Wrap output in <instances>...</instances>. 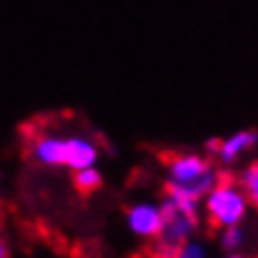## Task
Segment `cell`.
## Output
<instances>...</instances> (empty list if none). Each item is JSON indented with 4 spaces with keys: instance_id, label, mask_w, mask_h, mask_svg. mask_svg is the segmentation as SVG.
Segmentation results:
<instances>
[{
    "instance_id": "1",
    "label": "cell",
    "mask_w": 258,
    "mask_h": 258,
    "mask_svg": "<svg viewBox=\"0 0 258 258\" xmlns=\"http://www.w3.org/2000/svg\"><path fill=\"white\" fill-rule=\"evenodd\" d=\"M166 168H168V183L183 185L198 201H203L206 193L223 180V173L201 153H175L168 158Z\"/></svg>"
},
{
    "instance_id": "2",
    "label": "cell",
    "mask_w": 258,
    "mask_h": 258,
    "mask_svg": "<svg viewBox=\"0 0 258 258\" xmlns=\"http://www.w3.org/2000/svg\"><path fill=\"white\" fill-rule=\"evenodd\" d=\"M203 208H206V216L213 226L228 228V226H241L246 221L251 201H248L241 183H233V180L223 178L218 185H213L206 193Z\"/></svg>"
},
{
    "instance_id": "3",
    "label": "cell",
    "mask_w": 258,
    "mask_h": 258,
    "mask_svg": "<svg viewBox=\"0 0 258 258\" xmlns=\"http://www.w3.org/2000/svg\"><path fill=\"white\" fill-rule=\"evenodd\" d=\"M161 211H163V228H161V233L156 238L153 253L158 258H175L178 246L185 243L196 233V228H198V213L180 211L168 198H163Z\"/></svg>"
},
{
    "instance_id": "4",
    "label": "cell",
    "mask_w": 258,
    "mask_h": 258,
    "mask_svg": "<svg viewBox=\"0 0 258 258\" xmlns=\"http://www.w3.org/2000/svg\"><path fill=\"white\" fill-rule=\"evenodd\" d=\"M125 226L138 238H158V233L163 228L161 203L138 201V203L128 206V211H125Z\"/></svg>"
},
{
    "instance_id": "5",
    "label": "cell",
    "mask_w": 258,
    "mask_h": 258,
    "mask_svg": "<svg viewBox=\"0 0 258 258\" xmlns=\"http://www.w3.org/2000/svg\"><path fill=\"white\" fill-rule=\"evenodd\" d=\"M256 146H258L256 128H241V131L231 133L228 138H221L218 151H216V158H218L221 166H233V163H238L241 156H246Z\"/></svg>"
},
{
    "instance_id": "6",
    "label": "cell",
    "mask_w": 258,
    "mask_h": 258,
    "mask_svg": "<svg viewBox=\"0 0 258 258\" xmlns=\"http://www.w3.org/2000/svg\"><path fill=\"white\" fill-rule=\"evenodd\" d=\"M33 158L45 168H66V136L40 133L30 146Z\"/></svg>"
},
{
    "instance_id": "7",
    "label": "cell",
    "mask_w": 258,
    "mask_h": 258,
    "mask_svg": "<svg viewBox=\"0 0 258 258\" xmlns=\"http://www.w3.org/2000/svg\"><path fill=\"white\" fill-rule=\"evenodd\" d=\"M98 163V146L88 136H66V168L81 171Z\"/></svg>"
},
{
    "instance_id": "8",
    "label": "cell",
    "mask_w": 258,
    "mask_h": 258,
    "mask_svg": "<svg viewBox=\"0 0 258 258\" xmlns=\"http://www.w3.org/2000/svg\"><path fill=\"white\" fill-rule=\"evenodd\" d=\"M166 198L175 203L180 211H188V213H198V208H201V201L193 193H188L183 185H175V183L166 185Z\"/></svg>"
},
{
    "instance_id": "9",
    "label": "cell",
    "mask_w": 258,
    "mask_h": 258,
    "mask_svg": "<svg viewBox=\"0 0 258 258\" xmlns=\"http://www.w3.org/2000/svg\"><path fill=\"white\" fill-rule=\"evenodd\" d=\"M73 183H76V188H78L81 193H95V190L103 185V173L98 171L95 166L73 171Z\"/></svg>"
},
{
    "instance_id": "10",
    "label": "cell",
    "mask_w": 258,
    "mask_h": 258,
    "mask_svg": "<svg viewBox=\"0 0 258 258\" xmlns=\"http://www.w3.org/2000/svg\"><path fill=\"white\" fill-rule=\"evenodd\" d=\"M238 183L243 185V190H246V196H248L251 206L258 211V161L256 163H251L248 168H243V171H241Z\"/></svg>"
},
{
    "instance_id": "11",
    "label": "cell",
    "mask_w": 258,
    "mask_h": 258,
    "mask_svg": "<svg viewBox=\"0 0 258 258\" xmlns=\"http://www.w3.org/2000/svg\"><path fill=\"white\" fill-rule=\"evenodd\" d=\"M246 243V233L241 226H228V228H221V246L226 248V253H233V251H241V246Z\"/></svg>"
},
{
    "instance_id": "12",
    "label": "cell",
    "mask_w": 258,
    "mask_h": 258,
    "mask_svg": "<svg viewBox=\"0 0 258 258\" xmlns=\"http://www.w3.org/2000/svg\"><path fill=\"white\" fill-rule=\"evenodd\" d=\"M175 258H206V248H203L198 241L188 238L185 243H180V246H178Z\"/></svg>"
},
{
    "instance_id": "13",
    "label": "cell",
    "mask_w": 258,
    "mask_h": 258,
    "mask_svg": "<svg viewBox=\"0 0 258 258\" xmlns=\"http://www.w3.org/2000/svg\"><path fill=\"white\" fill-rule=\"evenodd\" d=\"M218 143H221V138H208V141L203 143V148H206L211 156H216V151H218Z\"/></svg>"
},
{
    "instance_id": "14",
    "label": "cell",
    "mask_w": 258,
    "mask_h": 258,
    "mask_svg": "<svg viewBox=\"0 0 258 258\" xmlns=\"http://www.w3.org/2000/svg\"><path fill=\"white\" fill-rule=\"evenodd\" d=\"M223 258H246V256H243L241 251H233V253H226V256H223Z\"/></svg>"
},
{
    "instance_id": "15",
    "label": "cell",
    "mask_w": 258,
    "mask_h": 258,
    "mask_svg": "<svg viewBox=\"0 0 258 258\" xmlns=\"http://www.w3.org/2000/svg\"><path fill=\"white\" fill-rule=\"evenodd\" d=\"M0 258H8V251H5V243L0 241Z\"/></svg>"
}]
</instances>
